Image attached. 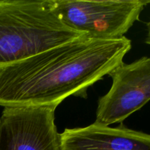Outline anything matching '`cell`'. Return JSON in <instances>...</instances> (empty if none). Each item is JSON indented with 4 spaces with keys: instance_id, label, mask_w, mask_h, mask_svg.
I'll list each match as a JSON object with an SVG mask.
<instances>
[{
    "instance_id": "3957f363",
    "label": "cell",
    "mask_w": 150,
    "mask_h": 150,
    "mask_svg": "<svg viewBox=\"0 0 150 150\" xmlns=\"http://www.w3.org/2000/svg\"><path fill=\"white\" fill-rule=\"evenodd\" d=\"M60 20L89 38L119 39L139 20L150 1L144 0H50Z\"/></svg>"
},
{
    "instance_id": "7a4b0ae2",
    "label": "cell",
    "mask_w": 150,
    "mask_h": 150,
    "mask_svg": "<svg viewBox=\"0 0 150 150\" xmlns=\"http://www.w3.org/2000/svg\"><path fill=\"white\" fill-rule=\"evenodd\" d=\"M83 35L60 20L50 0H0V67Z\"/></svg>"
},
{
    "instance_id": "52a82bcc",
    "label": "cell",
    "mask_w": 150,
    "mask_h": 150,
    "mask_svg": "<svg viewBox=\"0 0 150 150\" xmlns=\"http://www.w3.org/2000/svg\"><path fill=\"white\" fill-rule=\"evenodd\" d=\"M146 29H147V33H146V39H145V42L150 45V19L146 23Z\"/></svg>"
},
{
    "instance_id": "6da1fadb",
    "label": "cell",
    "mask_w": 150,
    "mask_h": 150,
    "mask_svg": "<svg viewBox=\"0 0 150 150\" xmlns=\"http://www.w3.org/2000/svg\"><path fill=\"white\" fill-rule=\"evenodd\" d=\"M131 40L83 35L0 67V106H53L87 90L123 62Z\"/></svg>"
},
{
    "instance_id": "5b68a950",
    "label": "cell",
    "mask_w": 150,
    "mask_h": 150,
    "mask_svg": "<svg viewBox=\"0 0 150 150\" xmlns=\"http://www.w3.org/2000/svg\"><path fill=\"white\" fill-rule=\"evenodd\" d=\"M112 86L98 100L95 122L122 123L150 100V57L122 63L109 75Z\"/></svg>"
},
{
    "instance_id": "277c9868",
    "label": "cell",
    "mask_w": 150,
    "mask_h": 150,
    "mask_svg": "<svg viewBox=\"0 0 150 150\" xmlns=\"http://www.w3.org/2000/svg\"><path fill=\"white\" fill-rule=\"evenodd\" d=\"M56 107H5L0 117V150H62Z\"/></svg>"
},
{
    "instance_id": "8992f818",
    "label": "cell",
    "mask_w": 150,
    "mask_h": 150,
    "mask_svg": "<svg viewBox=\"0 0 150 150\" xmlns=\"http://www.w3.org/2000/svg\"><path fill=\"white\" fill-rule=\"evenodd\" d=\"M62 150H150V134L122 123L115 127L99 123L66 128L60 133Z\"/></svg>"
}]
</instances>
